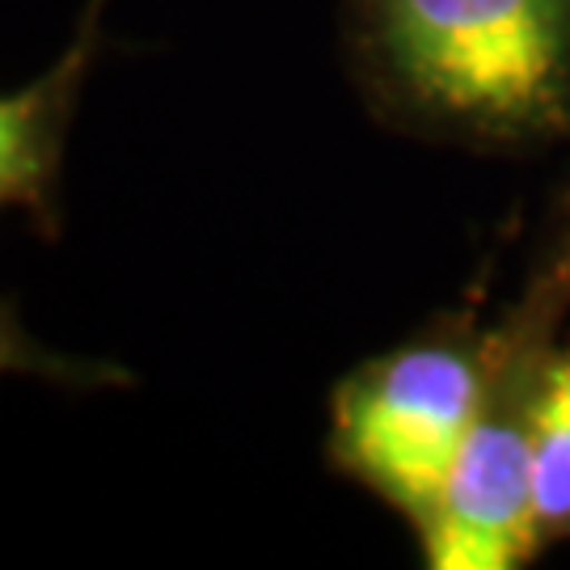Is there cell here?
I'll return each instance as SVG.
<instances>
[{"label":"cell","instance_id":"6da1fadb","mask_svg":"<svg viewBox=\"0 0 570 570\" xmlns=\"http://www.w3.org/2000/svg\"><path fill=\"white\" fill-rule=\"evenodd\" d=\"M343 47L393 131L494 153L570 136V0H343Z\"/></svg>","mask_w":570,"mask_h":570},{"label":"cell","instance_id":"277c9868","mask_svg":"<svg viewBox=\"0 0 570 570\" xmlns=\"http://www.w3.org/2000/svg\"><path fill=\"white\" fill-rule=\"evenodd\" d=\"M102 9L89 0L77 35L39 81L0 94V212H21L39 242L63 237V157L85 85L102 60Z\"/></svg>","mask_w":570,"mask_h":570},{"label":"cell","instance_id":"3957f363","mask_svg":"<svg viewBox=\"0 0 570 570\" xmlns=\"http://www.w3.org/2000/svg\"><path fill=\"white\" fill-rule=\"evenodd\" d=\"M570 313V225L508 322L487 334L478 428L449 499L419 537L428 570H515L541 553L529 508V419Z\"/></svg>","mask_w":570,"mask_h":570},{"label":"cell","instance_id":"5b68a950","mask_svg":"<svg viewBox=\"0 0 570 570\" xmlns=\"http://www.w3.org/2000/svg\"><path fill=\"white\" fill-rule=\"evenodd\" d=\"M529 508L541 550L570 541V334L553 351L532 402Z\"/></svg>","mask_w":570,"mask_h":570},{"label":"cell","instance_id":"7a4b0ae2","mask_svg":"<svg viewBox=\"0 0 570 570\" xmlns=\"http://www.w3.org/2000/svg\"><path fill=\"white\" fill-rule=\"evenodd\" d=\"M487 334L444 317L330 389L326 465L397 511L414 537L440 515L478 428Z\"/></svg>","mask_w":570,"mask_h":570},{"label":"cell","instance_id":"8992f818","mask_svg":"<svg viewBox=\"0 0 570 570\" xmlns=\"http://www.w3.org/2000/svg\"><path fill=\"white\" fill-rule=\"evenodd\" d=\"M0 376H35L68 393H94V389H127L131 372L110 360H81L42 346L26 322L9 292H0Z\"/></svg>","mask_w":570,"mask_h":570}]
</instances>
